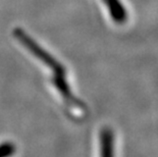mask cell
Returning <instances> with one entry per match:
<instances>
[{"label": "cell", "instance_id": "obj_1", "mask_svg": "<svg viewBox=\"0 0 158 157\" xmlns=\"http://www.w3.org/2000/svg\"><path fill=\"white\" fill-rule=\"evenodd\" d=\"M15 37L19 39V41H21L23 45L28 48L30 51H32L38 58L41 59L42 61H44L50 68L53 69V72H55V85L58 88V90L61 92V94L64 96L65 100L68 102H76L78 103V101L73 98V96L70 92V90L69 88L68 84L65 81V73L64 69L61 65L53 57H51V55H49L44 49H42V47L37 44V43L33 40L31 37H29L26 34L23 30H15Z\"/></svg>", "mask_w": 158, "mask_h": 157}, {"label": "cell", "instance_id": "obj_2", "mask_svg": "<svg viewBox=\"0 0 158 157\" xmlns=\"http://www.w3.org/2000/svg\"><path fill=\"white\" fill-rule=\"evenodd\" d=\"M100 157H114V138L109 128L100 132Z\"/></svg>", "mask_w": 158, "mask_h": 157}, {"label": "cell", "instance_id": "obj_3", "mask_svg": "<svg viewBox=\"0 0 158 157\" xmlns=\"http://www.w3.org/2000/svg\"><path fill=\"white\" fill-rule=\"evenodd\" d=\"M108 8L110 16L116 23H124L127 19V11L119 0H104Z\"/></svg>", "mask_w": 158, "mask_h": 157}]
</instances>
